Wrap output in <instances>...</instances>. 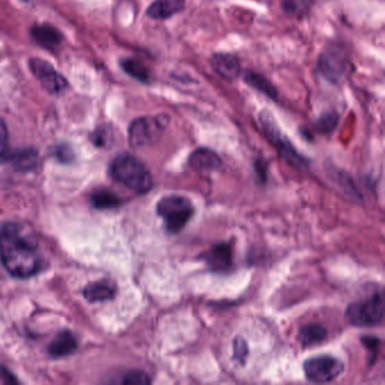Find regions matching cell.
I'll return each mask as SVG.
<instances>
[{
	"mask_svg": "<svg viewBox=\"0 0 385 385\" xmlns=\"http://www.w3.org/2000/svg\"><path fill=\"white\" fill-rule=\"evenodd\" d=\"M30 67L32 70L33 75L36 77V80L41 83L42 87L47 92L58 94L67 87L66 78L60 73H58L57 70L47 61L32 59L30 61Z\"/></svg>",
	"mask_w": 385,
	"mask_h": 385,
	"instance_id": "cell-9",
	"label": "cell"
},
{
	"mask_svg": "<svg viewBox=\"0 0 385 385\" xmlns=\"http://www.w3.org/2000/svg\"><path fill=\"white\" fill-rule=\"evenodd\" d=\"M189 165L197 171H216L222 166V159L215 150L201 147L190 154Z\"/></svg>",
	"mask_w": 385,
	"mask_h": 385,
	"instance_id": "cell-13",
	"label": "cell"
},
{
	"mask_svg": "<svg viewBox=\"0 0 385 385\" xmlns=\"http://www.w3.org/2000/svg\"><path fill=\"white\" fill-rule=\"evenodd\" d=\"M77 348L75 336L68 330L59 332L51 344L49 345L48 351L52 357L60 358L73 353Z\"/></svg>",
	"mask_w": 385,
	"mask_h": 385,
	"instance_id": "cell-17",
	"label": "cell"
},
{
	"mask_svg": "<svg viewBox=\"0 0 385 385\" xmlns=\"http://www.w3.org/2000/svg\"><path fill=\"white\" fill-rule=\"evenodd\" d=\"M187 7V0H155L146 10L147 16L155 21H166L181 14Z\"/></svg>",
	"mask_w": 385,
	"mask_h": 385,
	"instance_id": "cell-12",
	"label": "cell"
},
{
	"mask_svg": "<svg viewBox=\"0 0 385 385\" xmlns=\"http://www.w3.org/2000/svg\"><path fill=\"white\" fill-rule=\"evenodd\" d=\"M205 261L211 270L225 272L233 266V248L231 243H218L205 253Z\"/></svg>",
	"mask_w": 385,
	"mask_h": 385,
	"instance_id": "cell-11",
	"label": "cell"
},
{
	"mask_svg": "<svg viewBox=\"0 0 385 385\" xmlns=\"http://www.w3.org/2000/svg\"><path fill=\"white\" fill-rule=\"evenodd\" d=\"M121 67L124 73L138 80L140 83H150V71L141 61L135 58H126L121 61Z\"/></svg>",
	"mask_w": 385,
	"mask_h": 385,
	"instance_id": "cell-19",
	"label": "cell"
},
{
	"mask_svg": "<svg viewBox=\"0 0 385 385\" xmlns=\"http://www.w3.org/2000/svg\"><path fill=\"white\" fill-rule=\"evenodd\" d=\"M84 297L89 302H104L115 296L117 286L112 280L103 279L94 281L84 288Z\"/></svg>",
	"mask_w": 385,
	"mask_h": 385,
	"instance_id": "cell-14",
	"label": "cell"
},
{
	"mask_svg": "<svg viewBox=\"0 0 385 385\" xmlns=\"http://www.w3.org/2000/svg\"><path fill=\"white\" fill-rule=\"evenodd\" d=\"M159 216L164 220L170 233L175 234L181 231L194 216V208L191 201L183 196H166L156 206Z\"/></svg>",
	"mask_w": 385,
	"mask_h": 385,
	"instance_id": "cell-4",
	"label": "cell"
},
{
	"mask_svg": "<svg viewBox=\"0 0 385 385\" xmlns=\"http://www.w3.org/2000/svg\"><path fill=\"white\" fill-rule=\"evenodd\" d=\"M10 159L14 163V165L19 167V169L30 170L34 167L35 164H36L38 154H36L34 150H19V152L12 155Z\"/></svg>",
	"mask_w": 385,
	"mask_h": 385,
	"instance_id": "cell-23",
	"label": "cell"
},
{
	"mask_svg": "<svg viewBox=\"0 0 385 385\" xmlns=\"http://www.w3.org/2000/svg\"><path fill=\"white\" fill-rule=\"evenodd\" d=\"M306 379L313 383H328L344 372V363L330 355L315 356L303 364Z\"/></svg>",
	"mask_w": 385,
	"mask_h": 385,
	"instance_id": "cell-8",
	"label": "cell"
},
{
	"mask_svg": "<svg viewBox=\"0 0 385 385\" xmlns=\"http://www.w3.org/2000/svg\"><path fill=\"white\" fill-rule=\"evenodd\" d=\"M258 121L261 126L266 137L274 145L275 148L280 154V156L283 157L285 161L290 163V165L296 166V167H303L306 165L305 159L297 152L293 143H290V140L283 134V131L278 126V122L276 121L275 115L270 111L264 108L262 111L259 112Z\"/></svg>",
	"mask_w": 385,
	"mask_h": 385,
	"instance_id": "cell-3",
	"label": "cell"
},
{
	"mask_svg": "<svg viewBox=\"0 0 385 385\" xmlns=\"http://www.w3.org/2000/svg\"><path fill=\"white\" fill-rule=\"evenodd\" d=\"M213 71L226 82H234L241 76L242 67L239 57L229 52H216L210 57Z\"/></svg>",
	"mask_w": 385,
	"mask_h": 385,
	"instance_id": "cell-10",
	"label": "cell"
},
{
	"mask_svg": "<svg viewBox=\"0 0 385 385\" xmlns=\"http://www.w3.org/2000/svg\"><path fill=\"white\" fill-rule=\"evenodd\" d=\"M121 383L124 385H146L150 384V379L143 371L132 369L124 374Z\"/></svg>",
	"mask_w": 385,
	"mask_h": 385,
	"instance_id": "cell-24",
	"label": "cell"
},
{
	"mask_svg": "<svg viewBox=\"0 0 385 385\" xmlns=\"http://www.w3.org/2000/svg\"><path fill=\"white\" fill-rule=\"evenodd\" d=\"M243 80L248 86L261 93L275 102H277L278 96H279L277 87L275 86L274 84L271 83L270 80H268L267 77L262 73L255 71V70L248 69L243 75Z\"/></svg>",
	"mask_w": 385,
	"mask_h": 385,
	"instance_id": "cell-15",
	"label": "cell"
},
{
	"mask_svg": "<svg viewBox=\"0 0 385 385\" xmlns=\"http://www.w3.org/2000/svg\"><path fill=\"white\" fill-rule=\"evenodd\" d=\"M31 35L38 45L45 49H56L62 41V35L54 26L43 24L31 30Z\"/></svg>",
	"mask_w": 385,
	"mask_h": 385,
	"instance_id": "cell-16",
	"label": "cell"
},
{
	"mask_svg": "<svg viewBox=\"0 0 385 385\" xmlns=\"http://www.w3.org/2000/svg\"><path fill=\"white\" fill-rule=\"evenodd\" d=\"M248 350L246 342L243 340L242 338H236L234 340V357L236 360H244L248 355Z\"/></svg>",
	"mask_w": 385,
	"mask_h": 385,
	"instance_id": "cell-26",
	"label": "cell"
},
{
	"mask_svg": "<svg viewBox=\"0 0 385 385\" xmlns=\"http://www.w3.org/2000/svg\"><path fill=\"white\" fill-rule=\"evenodd\" d=\"M8 148V129L3 119H0V157L5 156Z\"/></svg>",
	"mask_w": 385,
	"mask_h": 385,
	"instance_id": "cell-25",
	"label": "cell"
},
{
	"mask_svg": "<svg viewBox=\"0 0 385 385\" xmlns=\"http://www.w3.org/2000/svg\"><path fill=\"white\" fill-rule=\"evenodd\" d=\"M346 318L355 327H374L384 318V295L376 292L366 299L353 303L346 310Z\"/></svg>",
	"mask_w": 385,
	"mask_h": 385,
	"instance_id": "cell-5",
	"label": "cell"
},
{
	"mask_svg": "<svg viewBox=\"0 0 385 385\" xmlns=\"http://www.w3.org/2000/svg\"><path fill=\"white\" fill-rule=\"evenodd\" d=\"M92 204L94 207L100 209H106V208L118 207L120 205V199L117 194L108 190H99L94 192L91 197Z\"/></svg>",
	"mask_w": 385,
	"mask_h": 385,
	"instance_id": "cell-22",
	"label": "cell"
},
{
	"mask_svg": "<svg viewBox=\"0 0 385 385\" xmlns=\"http://www.w3.org/2000/svg\"><path fill=\"white\" fill-rule=\"evenodd\" d=\"M339 124V115L336 111L323 112L318 118L315 119L313 127L322 135H330L336 130Z\"/></svg>",
	"mask_w": 385,
	"mask_h": 385,
	"instance_id": "cell-21",
	"label": "cell"
},
{
	"mask_svg": "<svg viewBox=\"0 0 385 385\" xmlns=\"http://www.w3.org/2000/svg\"><path fill=\"white\" fill-rule=\"evenodd\" d=\"M54 154L57 155L58 159H60L61 161H65V162H67L70 159H73V153H71L69 147L66 146V145L56 147Z\"/></svg>",
	"mask_w": 385,
	"mask_h": 385,
	"instance_id": "cell-27",
	"label": "cell"
},
{
	"mask_svg": "<svg viewBox=\"0 0 385 385\" xmlns=\"http://www.w3.org/2000/svg\"><path fill=\"white\" fill-rule=\"evenodd\" d=\"M328 332L325 327L316 323L306 325L301 328L299 332V340L304 347H312L316 345L321 344L327 339Z\"/></svg>",
	"mask_w": 385,
	"mask_h": 385,
	"instance_id": "cell-18",
	"label": "cell"
},
{
	"mask_svg": "<svg viewBox=\"0 0 385 385\" xmlns=\"http://www.w3.org/2000/svg\"><path fill=\"white\" fill-rule=\"evenodd\" d=\"M169 124L170 117L165 113L135 119L128 129L129 143L132 147L150 146L161 138Z\"/></svg>",
	"mask_w": 385,
	"mask_h": 385,
	"instance_id": "cell-6",
	"label": "cell"
},
{
	"mask_svg": "<svg viewBox=\"0 0 385 385\" xmlns=\"http://www.w3.org/2000/svg\"><path fill=\"white\" fill-rule=\"evenodd\" d=\"M0 261L14 277L34 276L41 264L34 233L22 224H3L0 229Z\"/></svg>",
	"mask_w": 385,
	"mask_h": 385,
	"instance_id": "cell-1",
	"label": "cell"
},
{
	"mask_svg": "<svg viewBox=\"0 0 385 385\" xmlns=\"http://www.w3.org/2000/svg\"><path fill=\"white\" fill-rule=\"evenodd\" d=\"M349 67V57L340 45H327L318 56V69L322 77L330 84L340 83Z\"/></svg>",
	"mask_w": 385,
	"mask_h": 385,
	"instance_id": "cell-7",
	"label": "cell"
},
{
	"mask_svg": "<svg viewBox=\"0 0 385 385\" xmlns=\"http://www.w3.org/2000/svg\"><path fill=\"white\" fill-rule=\"evenodd\" d=\"M318 0H280L283 12L293 16H305Z\"/></svg>",
	"mask_w": 385,
	"mask_h": 385,
	"instance_id": "cell-20",
	"label": "cell"
},
{
	"mask_svg": "<svg viewBox=\"0 0 385 385\" xmlns=\"http://www.w3.org/2000/svg\"><path fill=\"white\" fill-rule=\"evenodd\" d=\"M110 173L115 181L137 194H146L153 188V178L146 165L130 154H120L110 165Z\"/></svg>",
	"mask_w": 385,
	"mask_h": 385,
	"instance_id": "cell-2",
	"label": "cell"
}]
</instances>
